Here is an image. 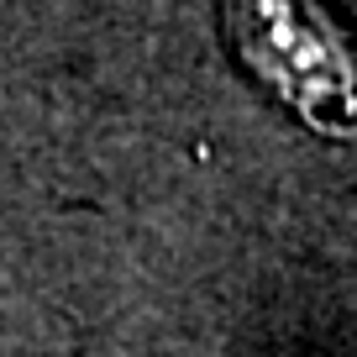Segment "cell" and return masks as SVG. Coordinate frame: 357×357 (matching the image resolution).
Instances as JSON below:
<instances>
[{"mask_svg": "<svg viewBox=\"0 0 357 357\" xmlns=\"http://www.w3.org/2000/svg\"><path fill=\"white\" fill-rule=\"evenodd\" d=\"M221 32L242 74L305 132L357 142V43L326 0H221Z\"/></svg>", "mask_w": 357, "mask_h": 357, "instance_id": "cell-1", "label": "cell"}]
</instances>
